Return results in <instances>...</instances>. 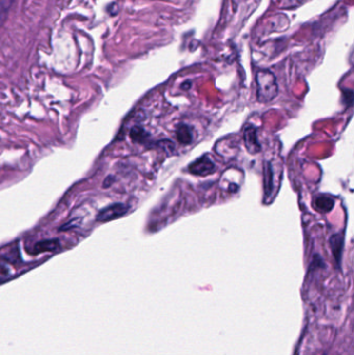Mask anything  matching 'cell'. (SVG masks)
Masks as SVG:
<instances>
[{"instance_id": "5b68a950", "label": "cell", "mask_w": 354, "mask_h": 355, "mask_svg": "<svg viewBox=\"0 0 354 355\" xmlns=\"http://www.w3.org/2000/svg\"><path fill=\"white\" fill-rule=\"evenodd\" d=\"M263 183H264V193H265V201L271 197L273 193V187H275V169L270 161L264 163L263 167Z\"/></svg>"}, {"instance_id": "9c48e42d", "label": "cell", "mask_w": 354, "mask_h": 355, "mask_svg": "<svg viewBox=\"0 0 354 355\" xmlns=\"http://www.w3.org/2000/svg\"><path fill=\"white\" fill-rule=\"evenodd\" d=\"M329 242H331L332 251L334 253V256H335V260L337 262H340L343 246H344V237L340 236V235H334L331 238V240H329Z\"/></svg>"}, {"instance_id": "6da1fadb", "label": "cell", "mask_w": 354, "mask_h": 355, "mask_svg": "<svg viewBox=\"0 0 354 355\" xmlns=\"http://www.w3.org/2000/svg\"><path fill=\"white\" fill-rule=\"evenodd\" d=\"M256 98L263 104H268L276 98L278 85L275 74L269 70H260L256 74Z\"/></svg>"}, {"instance_id": "ba28073f", "label": "cell", "mask_w": 354, "mask_h": 355, "mask_svg": "<svg viewBox=\"0 0 354 355\" xmlns=\"http://www.w3.org/2000/svg\"><path fill=\"white\" fill-rule=\"evenodd\" d=\"M59 246V240H44V241H39L38 243L35 244L34 246V254H41V253H45V252H52L54 249H56Z\"/></svg>"}, {"instance_id": "8fae6325", "label": "cell", "mask_w": 354, "mask_h": 355, "mask_svg": "<svg viewBox=\"0 0 354 355\" xmlns=\"http://www.w3.org/2000/svg\"><path fill=\"white\" fill-rule=\"evenodd\" d=\"M15 0H0V27L2 26Z\"/></svg>"}, {"instance_id": "277c9868", "label": "cell", "mask_w": 354, "mask_h": 355, "mask_svg": "<svg viewBox=\"0 0 354 355\" xmlns=\"http://www.w3.org/2000/svg\"><path fill=\"white\" fill-rule=\"evenodd\" d=\"M243 140L249 154L256 155L260 153L262 147L257 138V129L253 125H246L243 130Z\"/></svg>"}, {"instance_id": "3957f363", "label": "cell", "mask_w": 354, "mask_h": 355, "mask_svg": "<svg viewBox=\"0 0 354 355\" xmlns=\"http://www.w3.org/2000/svg\"><path fill=\"white\" fill-rule=\"evenodd\" d=\"M129 210V207L125 204H114L106 207L100 211V213L97 215V220L101 222H107L119 218V217L124 216Z\"/></svg>"}, {"instance_id": "52a82bcc", "label": "cell", "mask_w": 354, "mask_h": 355, "mask_svg": "<svg viewBox=\"0 0 354 355\" xmlns=\"http://www.w3.org/2000/svg\"><path fill=\"white\" fill-rule=\"evenodd\" d=\"M314 206L318 210L319 212L327 213L332 211L334 207V200L327 196H320L315 198L314 201Z\"/></svg>"}, {"instance_id": "7c38bea8", "label": "cell", "mask_w": 354, "mask_h": 355, "mask_svg": "<svg viewBox=\"0 0 354 355\" xmlns=\"http://www.w3.org/2000/svg\"><path fill=\"white\" fill-rule=\"evenodd\" d=\"M190 84H191L190 81H186V83L182 85V88H184V90H187V88L190 87Z\"/></svg>"}, {"instance_id": "7a4b0ae2", "label": "cell", "mask_w": 354, "mask_h": 355, "mask_svg": "<svg viewBox=\"0 0 354 355\" xmlns=\"http://www.w3.org/2000/svg\"><path fill=\"white\" fill-rule=\"evenodd\" d=\"M215 163L210 156L204 155L197 159L195 162H192L188 167V171L192 175L206 177L213 174L215 172Z\"/></svg>"}, {"instance_id": "8992f818", "label": "cell", "mask_w": 354, "mask_h": 355, "mask_svg": "<svg viewBox=\"0 0 354 355\" xmlns=\"http://www.w3.org/2000/svg\"><path fill=\"white\" fill-rule=\"evenodd\" d=\"M176 137L182 144H190L193 140L191 127L184 123L179 124L176 129Z\"/></svg>"}, {"instance_id": "30bf717a", "label": "cell", "mask_w": 354, "mask_h": 355, "mask_svg": "<svg viewBox=\"0 0 354 355\" xmlns=\"http://www.w3.org/2000/svg\"><path fill=\"white\" fill-rule=\"evenodd\" d=\"M130 137L132 138L133 141L135 142H139V143H146L148 138H149V134L148 132L142 129L141 127H138L135 126L131 129L130 131Z\"/></svg>"}]
</instances>
